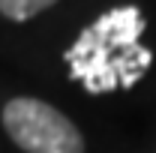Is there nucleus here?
Segmentation results:
<instances>
[{"label": "nucleus", "mask_w": 156, "mask_h": 153, "mask_svg": "<svg viewBox=\"0 0 156 153\" xmlns=\"http://www.w3.org/2000/svg\"><path fill=\"white\" fill-rule=\"evenodd\" d=\"M144 15L138 6H117L81 30L66 51L69 75L90 93L129 90L150 69V48L141 45Z\"/></svg>", "instance_id": "obj_1"}, {"label": "nucleus", "mask_w": 156, "mask_h": 153, "mask_svg": "<svg viewBox=\"0 0 156 153\" xmlns=\"http://www.w3.org/2000/svg\"><path fill=\"white\" fill-rule=\"evenodd\" d=\"M3 126L24 153H84L78 126L42 99H9L3 105Z\"/></svg>", "instance_id": "obj_2"}, {"label": "nucleus", "mask_w": 156, "mask_h": 153, "mask_svg": "<svg viewBox=\"0 0 156 153\" xmlns=\"http://www.w3.org/2000/svg\"><path fill=\"white\" fill-rule=\"evenodd\" d=\"M54 3L57 0H0V15H6L9 21H30Z\"/></svg>", "instance_id": "obj_3"}]
</instances>
